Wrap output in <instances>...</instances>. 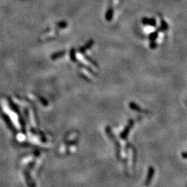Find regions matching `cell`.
Listing matches in <instances>:
<instances>
[{
  "label": "cell",
  "mask_w": 187,
  "mask_h": 187,
  "mask_svg": "<svg viewBox=\"0 0 187 187\" xmlns=\"http://www.w3.org/2000/svg\"><path fill=\"white\" fill-rule=\"evenodd\" d=\"M141 22L143 25H148V26L155 27L157 24L156 20L155 18H143L141 20Z\"/></svg>",
  "instance_id": "obj_1"
},
{
  "label": "cell",
  "mask_w": 187,
  "mask_h": 187,
  "mask_svg": "<svg viewBox=\"0 0 187 187\" xmlns=\"http://www.w3.org/2000/svg\"><path fill=\"white\" fill-rule=\"evenodd\" d=\"M113 15H114V10L113 8L112 7L109 8L106 12L105 14V19L107 22H110L113 18Z\"/></svg>",
  "instance_id": "obj_2"
},
{
  "label": "cell",
  "mask_w": 187,
  "mask_h": 187,
  "mask_svg": "<svg viewBox=\"0 0 187 187\" xmlns=\"http://www.w3.org/2000/svg\"><path fill=\"white\" fill-rule=\"evenodd\" d=\"M93 45H94V41L93 40H90V41L89 42H87L86 45L84 46V47H82V48H80L79 51H80V53H85V52L86 51L87 49H90V48L93 46Z\"/></svg>",
  "instance_id": "obj_3"
},
{
  "label": "cell",
  "mask_w": 187,
  "mask_h": 187,
  "mask_svg": "<svg viewBox=\"0 0 187 187\" xmlns=\"http://www.w3.org/2000/svg\"><path fill=\"white\" fill-rule=\"evenodd\" d=\"M168 25L167 23H166L164 20L161 21V26L159 27V29H157V32L159 31H166V30H168Z\"/></svg>",
  "instance_id": "obj_4"
},
{
  "label": "cell",
  "mask_w": 187,
  "mask_h": 187,
  "mask_svg": "<svg viewBox=\"0 0 187 187\" xmlns=\"http://www.w3.org/2000/svg\"><path fill=\"white\" fill-rule=\"evenodd\" d=\"M158 37V32L157 31H155V32L151 33L149 35V39L151 42L155 41L156 39Z\"/></svg>",
  "instance_id": "obj_5"
},
{
  "label": "cell",
  "mask_w": 187,
  "mask_h": 187,
  "mask_svg": "<svg viewBox=\"0 0 187 187\" xmlns=\"http://www.w3.org/2000/svg\"><path fill=\"white\" fill-rule=\"evenodd\" d=\"M64 54V51H61V52H58V53H56L55 54H53V56H51L52 59H56V58L61 57Z\"/></svg>",
  "instance_id": "obj_6"
},
{
  "label": "cell",
  "mask_w": 187,
  "mask_h": 187,
  "mask_svg": "<svg viewBox=\"0 0 187 187\" xmlns=\"http://www.w3.org/2000/svg\"><path fill=\"white\" fill-rule=\"evenodd\" d=\"M157 47V43H156L155 41L151 42L150 44V48L151 49H155Z\"/></svg>",
  "instance_id": "obj_7"
},
{
  "label": "cell",
  "mask_w": 187,
  "mask_h": 187,
  "mask_svg": "<svg viewBox=\"0 0 187 187\" xmlns=\"http://www.w3.org/2000/svg\"><path fill=\"white\" fill-rule=\"evenodd\" d=\"M71 58H72V60H76V59H75V51L74 49H72V51H71Z\"/></svg>",
  "instance_id": "obj_8"
}]
</instances>
